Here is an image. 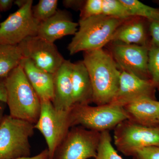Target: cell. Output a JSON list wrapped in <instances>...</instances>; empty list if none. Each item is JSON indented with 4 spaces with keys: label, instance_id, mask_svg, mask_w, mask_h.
Wrapping results in <instances>:
<instances>
[{
    "label": "cell",
    "instance_id": "1",
    "mask_svg": "<svg viewBox=\"0 0 159 159\" xmlns=\"http://www.w3.org/2000/svg\"><path fill=\"white\" fill-rule=\"evenodd\" d=\"M82 61L93 86V102L110 104L118 92L122 72L111 54L103 49L85 51Z\"/></svg>",
    "mask_w": 159,
    "mask_h": 159
},
{
    "label": "cell",
    "instance_id": "2",
    "mask_svg": "<svg viewBox=\"0 0 159 159\" xmlns=\"http://www.w3.org/2000/svg\"><path fill=\"white\" fill-rule=\"evenodd\" d=\"M9 115L35 124L40 114L41 101L19 65L5 78Z\"/></svg>",
    "mask_w": 159,
    "mask_h": 159
},
{
    "label": "cell",
    "instance_id": "3",
    "mask_svg": "<svg viewBox=\"0 0 159 159\" xmlns=\"http://www.w3.org/2000/svg\"><path fill=\"white\" fill-rule=\"evenodd\" d=\"M125 20L103 14L80 19L78 30L67 47L70 54L102 49Z\"/></svg>",
    "mask_w": 159,
    "mask_h": 159
},
{
    "label": "cell",
    "instance_id": "4",
    "mask_svg": "<svg viewBox=\"0 0 159 159\" xmlns=\"http://www.w3.org/2000/svg\"><path fill=\"white\" fill-rule=\"evenodd\" d=\"M34 124L10 115H5L0 125V159L31 157L30 139Z\"/></svg>",
    "mask_w": 159,
    "mask_h": 159
},
{
    "label": "cell",
    "instance_id": "5",
    "mask_svg": "<svg viewBox=\"0 0 159 159\" xmlns=\"http://www.w3.org/2000/svg\"><path fill=\"white\" fill-rule=\"evenodd\" d=\"M70 116L72 127L81 126L99 133L114 129L128 119L122 107L112 104L74 105L70 109Z\"/></svg>",
    "mask_w": 159,
    "mask_h": 159
},
{
    "label": "cell",
    "instance_id": "6",
    "mask_svg": "<svg viewBox=\"0 0 159 159\" xmlns=\"http://www.w3.org/2000/svg\"><path fill=\"white\" fill-rule=\"evenodd\" d=\"M40 114L34 129L43 135L47 144L49 159H54L58 145L72 128L70 110H58L51 101L42 100Z\"/></svg>",
    "mask_w": 159,
    "mask_h": 159
},
{
    "label": "cell",
    "instance_id": "7",
    "mask_svg": "<svg viewBox=\"0 0 159 159\" xmlns=\"http://www.w3.org/2000/svg\"><path fill=\"white\" fill-rule=\"evenodd\" d=\"M114 142L117 150L132 157L141 148L159 146V125L145 126L126 119L114 129Z\"/></svg>",
    "mask_w": 159,
    "mask_h": 159
},
{
    "label": "cell",
    "instance_id": "8",
    "mask_svg": "<svg viewBox=\"0 0 159 159\" xmlns=\"http://www.w3.org/2000/svg\"><path fill=\"white\" fill-rule=\"evenodd\" d=\"M100 133L75 126L70 129L55 150L54 159L95 158Z\"/></svg>",
    "mask_w": 159,
    "mask_h": 159
},
{
    "label": "cell",
    "instance_id": "9",
    "mask_svg": "<svg viewBox=\"0 0 159 159\" xmlns=\"http://www.w3.org/2000/svg\"><path fill=\"white\" fill-rule=\"evenodd\" d=\"M32 0L0 24V44L17 45L26 38L37 35L39 24L32 13Z\"/></svg>",
    "mask_w": 159,
    "mask_h": 159
},
{
    "label": "cell",
    "instance_id": "10",
    "mask_svg": "<svg viewBox=\"0 0 159 159\" xmlns=\"http://www.w3.org/2000/svg\"><path fill=\"white\" fill-rule=\"evenodd\" d=\"M18 46L24 58L50 74H55L65 60L54 43L37 35L26 38Z\"/></svg>",
    "mask_w": 159,
    "mask_h": 159
},
{
    "label": "cell",
    "instance_id": "11",
    "mask_svg": "<svg viewBox=\"0 0 159 159\" xmlns=\"http://www.w3.org/2000/svg\"><path fill=\"white\" fill-rule=\"evenodd\" d=\"M149 48L147 46L116 43L111 49V54L122 71L151 80L148 69Z\"/></svg>",
    "mask_w": 159,
    "mask_h": 159
},
{
    "label": "cell",
    "instance_id": "12",
    "mask_svg": "<svg viewBox=\"0 0 159 159\" xmlns=\"http://www.w3.org/2000/svg\"><path fill=\"white\" fill-rule=\"evenodd\" d=\"M156 91L151 80L142 79L122 71L118 92L110 104L123 107L141 98L157 100Z\"/></svg>",
    "mask_w": 159,
    "mask_h": 159
},
{
    "label": "cell",
    "instance_id": "13",
    "mask_svg": "<svg viewBox=\"0 0 159 159\" xmlns=\"http://www.w3.org/2000/svg\"><path fill=\"white\" fill-rule=\"evenodd\" d=\"M78 27V23L73 21L66 11L57 9L53 16L39 24L36 35L54 43L65 36L74 35Z\"/></svg>",
    "mask_w": 159,
    "mask_h": 159
},
{
    "label": "cell",
    "instance_id": "14",
    "mask_svg": "<svg viewBox=\"0 0 159 159\" xmlns=\"http://www.w3.org/2000/svg\"><path fill=\"white\" fill-rule=\"evenodd\" d=\"M130 19L125 20L117 29L111 42L150 48L149 21L140 17H136L135 20H129Z\"/></svg>",
    "mask_w": 159,
    "mask_h": 159
},
{
    "label": "cell",
    "instance_id": "15",
    "mask_svg": "<svg viewBox=\"0 0 159 159\" xmlns=\"http://www.w3.org/2000/svg\"><path fill=\"white\" fill-rule=\"evenodd\" d=\"M73 63L66 60L54 74L52 104L58 110L67 111L73 106L71 74Z\"/></svg>",
    "mask_w": 159,
    "mask_h": 159
},
{
    "label": "cell",
    "instance_id": "16",
    "mask_svg": "<svg viewBox=\"0 0 159 159\" xmlns=\"http://www.w3.org/2000/svg\"><path fill=\"white\" fill-rule=\"evenodd\" d=\"M20 65L41 101L54 98V74L37 67L29 59L23 58Z\"/></svg>",
    "mask_w": 159,
    "mask_h": 159
},
{
    "label": "cell",
    "instance_id": "17",
    "mask_svg": "<svg viewBox=\"0 0 159 159\" xmlns=\"http://www.w3.org/2000/svg\"><path fill=\"white\" fill-rule=\"evenodd\" d=\"M71 80L73 106L89 105L92 103L93 86L88 71L82 60L73 63Z\"/></svg>",
    "mask_w": 159,
    "mask_h": 159
},
{
    "label": "cell",
    "instance_id": "18",
    "mask_svg": "<svg viewBox=\"0 0 159 159\" xmlns=\"http://www.w3.org/2000/svg\"><path fill=\"white\" fill-rule=\"evenodd\" d=\"M122 108L132 122L145 126L159 125V101L157 100L141 98Z\"/></svg>",
    "mask_w": 159,
    "mask_h": 159
},
{
    "label": "cell",
    "instance_id": "19",
    "mask_svg": "<svg viewBox=\"0 0 159 159\" xmlns=\"http://www.w3.org/2000/svg\"><path fill=\"white\" fill-rule=\"evenodd\" d=\"M23 56L17 45L0 44V78H5L20 65Z\"/></svg>",
    "mask_w": 159,
    "mask_h": 159
},
{
    "label": "cell",
    "instance_id": "20",
    "mask_svg": "<svg viewBox=\"0 0 159 159\" xmlns=\"http://www.w3.org/2000/svg\"><path fill=\"white\" fill-rule=\"evenodd\" d=\"M133 17H140L159 23V9L143 4L138 0H121Z\"/></svg>",
    "mask_w": 159,
    "mask_h": 159
},
{
    "label": "cell",
    "instance_id": "21",
    "mask_svg": "<svg viewBox=\"0 0 159 159\" xmlns=\"http://www.w3.org/2000/svg\"><path fill=\"white\" fill-rule=\"evenodd\" d=\"M102 14L125 20L133 17L121 0H102Z\"/></svg>",
    "mask_w": 159,
    "mask_h": 159
},
{
    "label": "cell",
    "instance_id": "22",
    "mask_svg": "<svg viewBox=\"0 0 159 159\" xmlns=\"http://www.w3.org/2000/svg\"><path fill=\"white\" fill-rule=\"evenodd\" d=\"M57 0H40L37 5L32 6L33 17L39 24L51 18L57 10Z\"/></svg>",
    "mask_w": 159,
    "mask_h": 159
},
{
    "label": "cell",
    "instance_id": "23",
    "mask_svg": "<svg viewBox=\"0 0 159 159\" xmlns=\"http://www.w3.org/2000/svg\"><path fill=\"white\" fill-rule=\"evenodd\" d=\"M93 159H123L113 146L109 131L100 133L97 156Z\"/></svg>",
    "mask_w": 159,
    "mask_h": 159
},
{
    "label": "cell",
    "instance_id": "24",
    "mask_svg": "<svg viewBox=\"0 0 159 159\" xmlns=\"http://www.w3.org/2000/svg\"><path fill=\"white\" fill-rule=\"evenodd\" d=\"M148 69L152 82L156 89L159 92V48H149Z\"/></svg>",
    "mask_w": 159,
    "mask_h": 159
},
{
    "label": "cell",
    "instance_id": "25",
    "mask_svg": "<svg viewBox=\"0 0 159 159\" xmlns=\"http://www.w3.org/2000/svg\"><path fill=\"white\" fill-rule=\"evenodd\" d=\"M80 11V19L102 14V0L86 1Z\"/></svg>",
    "mask_w": 159,
    "mask_h": 159
},
{
    "label": "cell",
    "instance_id": "26",
    "mask_svg": "<svg viewBox=\"0 0 159 159\" xmlns=\"http://www.w3.org/2000/svg\"><path fill=\"white\" fill-rule=\"evenodd\" d=\"M134 159H159V146H151L137 150Z\"/></svg>",
    "mask_w": 159,
    "mask_h": 159
},
{
    "label": "cell",
    "instance_id": "27",
    "mask_svg": "<svg viewBox=\"0 0 159 159\" xmlns=\"http://www.w3.org/2000/svg\"><path fill=\"white\" fill-rule=\"evenodd\" d=\"M149 31L150 47L159 48V23L149 21Z\"/></svg>",
    "mask_w": 159,
    "mask_h": 159
},
{
    "label": "cell",
    "instance_id": "28",
    "mask_svg": "<svg viewBox=\"0 0 159 159\" xmlns=\"http://www.w3.org/2000/svg\"><path fill=\"white\" fill-rule=\"evenodd\" d=\"M85 1L77 0H65L62 2L64 6L66 8L80 10L84 5Z\"/></svg>",
    "mask_w": 159,
    "mask_h": 159
},
{
    "label": "cell",
    "instance_id": "29",
    "mask_svg": "<svg viewBox=\"0 0 159 159\" xmlns=\"http://www.w3.org/2000/svg\"><path fill=\"white\" fill-rule=\"evenodd\" d=\"M7 93L5 85V78H0V101L6 102Z\"/></svg>",
    "mask_w": 159,
    "mask_h": 159
},
{
    "label": "cell",
    "instance_id": "30",
    "mask_svg": "<svg viewBox=\"0 0 159 159\" xmlns=\"http://www.w3.org/2000/svg\"><path fill=\"white\" fill-rule=\"evenodd\" d=\"M16 159H49V153L48 148L41 152L38 154L33 157H22Z\"/></svg>",
    "mask_w": 159,
    "mask_h": 159
},
{
    "label": "cell",
    "instance_id": "31",
    "mask_svg": "<svg viewBox=\"0 0 159 159\" xmlns=\"http://www.w3.org/2000/svg\"><path fill=\"white\" fill-rule=\"evenodd\" d=\"M14 2L13 0H0V11H5L9 10Z\"/></svg>",
    "mask_w": 159,
    "mask_h": 159
},
{
    "label": "cell",
    "instance_id": "32",
    "mask_svg": "<svg viewBox=\"0 0 159 159\" xmlns=\"http://www.w3.org/2000/svg\"><path fill=\"white\" fill-rule=\"evenodd\" d=\"M6 105L7 104H6V102L0 101V125H1L3 117L5 116L4 112H5Z\"/></svg>",
    "mask_w": 159,
    "mask_h": 159
},
{
    "label": "cell",
    "instance_id": "33",
    "mask_svg": "<svg viewBox=\"0 0 159 159\" xmlns=\"http://www.w3.org/2000/svg\"><path fill=\"white\" fill-rule=\"evenodd\" d=\"M28 2V0H16L14 1V3L18 7L19 9H20L25 6Z\"/></svg>",
    "mask_w": 159,
    "mask_h": 159
},
{
    "label": "cell",
    "instance_id": "34",
    "mask_svg": "<svg viewBox=\"0 0 159 159\" xmlns=\"http://www.w3.org/2000/svg\"><path fill=\"white\" fill-rule=\"evenodd\" d=\"M153 2L154 3L159 5V0H156V1H154Z\"/></svg>",
    "mask_w": 159,
    "mask_h": 159
},
{
    "label": "cell",
    "instance_id": "35",
    "mask_svg": "<svg viewBox=\"0 0 159 159\" xmlns=\"http://www.w3.org/2000/svg\"></svg>",
    "mask_w": 159,
    "mask_h": 159
}]
</instances>
